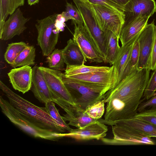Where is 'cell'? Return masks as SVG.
<instances>
[{"label": "cell", "mask_w": 156, "mask_h": 156, "mask_svg": "<svg viewBox=\"0 0 156 156\" xmlns=\"http://www.w3.org/2000/svg\"><path fill=\"white\" fill-rule=\"evenodd\" d=\"M112 126V138L101 140L107 145H154L155 142L150 136L133 128L117 123Z\"/></svg>", "instance_id": "6"}, {"label": "cell", "mask_w": 156, "mask_h": 156, "mask_svg": "<svg viewBox=\"0 0 156 156\" xmlns=\"http://www.w3.org/2000/svg\"><path fill=\"white\" fill-rule=\"evenodd\" d=\"M57 14H54L40 20L35 24L38 32L37 41L44 56L49 55L55 49L59 33L55 25Z\"/></svg>", "instance_id": "7"}, {"label": "cell", "mask_w": 156, "mask_h": 156, "mask_svg": "<svg viewBox=\"0 0 156 156\" xmlns=\"http://www.w3.org/2000/svg\"><path fill=\"white\" fill-rule=\"evenodd\" d=\"M156 107V95H154L145 101L141 102L137 108V112H141L148 107Z\"/></svg>", "instance_id": "36"}, {"label": "cell", "mask_w": 156, "mask_h": 156, "mask_svg": "<svg viewBox=\"0 0 156 156\" xmlns=\"http://www.w3.org/2000/svg\"><path fill=\"white\" fill-rule=\"evenodd\" d=\"M104 32L106 43L105 63L112 65L120 47L119 44V38L109 30H106Z\"/></svg>", "instance_id": "21"}, {"label": "cell", "mask_w": 156, "mask_h": 156, "mask_svg": "<svg viewBox=\"0 0 156 156\" xmlns=\"http://www.w3.org/2000/svg\"><path fill=\"white\" fill-rule=\"evenodd\" d=\"M156 11V4L154 0H129L124 6V23L123 26L140 16L150 17Z\"/></svg>", "instance_id": "10"}, {"label": "cell", "mask_w": 156, "mask_h": 156, "mask_svg": "<svg viewBox=\"0 0 156 156\" xmlns=\"http://www.w3.org/2000/svg\"><path fill=\"white\" fill-rule=\"evenodd\" d=\"M156 95V93H155V95Z\"/></svg>", "instance_id": "41"}, {"label": "cell", "mask_w": 156, "mask_h": 156, "mask_svg": "<svg viewBox=\"0 0 156 156\" xmlns=\"http://www.w3.org/2000/svg\"><path fill=\"white\" fill-rule=\"evenodd\" d=\"M134 117L156 126V107L137 113Z\"/></svg>", "instance_id": "30"}, {"label": "cell", "mask_w": 156, "mask_h": 156, "mask_svg": "<svg viewBox=\"0 0 156 156\" xmlns=\"http://www.w3.org/2000/svg\"><path fill=\"white\" fill-rule=\"evenodd\" d=\"M66 77L87 83L105 86L111 89L113 88L114 84V68L112 66L109 70L107 71L94 72Z\"/></svg>", "instance_id": "17"}, {"label": "cell", "mask_w": 156, "mask_h": 156, "mask_svg": "<svg viewBox=\"0 0 156 156\" xmlns=\"http://www.w3.org/2000/svg\"><path fill=\"white\" fill-rule=\"evenodd\" d=\"M30 20L25 18L20 8L5 21L1 39L6 41L19 35L27 28L25 24Z\"/></svg>", "instance_id": "16"}, {"label": "cell", "mask_w": 156, "mask_h": 156, "mask_svg": "<svg viewBox=\"0 0 156 156\" xmlns=\"http://www.w3.org/2000/svg\"><path fill=\"white\" fill-rule=\"evenodd\" d=\"M74 25L73 39L77 44L87 59L91 62H104L103 58L89 38L83 25Z\"/></svg>", "instance_id": "11"}, {"label": "cell", "mask_w": 156, "mask_h": 156, "mask_svg": "<svg viewBox=\"0 0 156 156\" xmlns=\"http://www.w3.org/2000/svg\"><path fill=\"white\" fill-rule=\"evenodd\" d=\"M32 68L25 66L12 69L8 73L13 88L24 94L30 90L32 79Z\"/></svg>", "instance_id": "14"}, {"label": "cell", "mask_w": 156, "mask_h": 156, "mask_svg": "<svg viewBox=\"0 0 156 156\" xmlns=\"http://www.w3.org/2000/svg\"><path fill=\"white\" fill-rule=\"evenodd\" d=\"M90 4L100 29L103 31L109 30L119 38L124 23L123 13L99 5Z\"/></svg>", "instance_id": "8"}, {"label": "cell", "mask_w": 156, "mask_h": 156, "mask_svg": "<svg viewBox=\"0 0 156 156\" xmlns=\"http://www.w3.org/2000/svg\"><path fill=\"white\" fill-rule=\"evenodd\" d=\"M73 1L82 18L85 30L105 62L106 43L104 31L100 28L88 2H84L78 0Z\"/></svg>", "instance_id": "5"}, {"label": "cell", "mask_w": 156, "mask_h": 156, "mask_svg": "<svg viewBox=\"0 0 156 156\" xmlns=\"http://www.w3.org/2000/svg\"><path fill=\"white\" fill-rule=\"evenodd\" d=\"M134 42L120 46L112 65L114 68L115 76L113 88L132 72L129 69V62Z\"/></svg>", "instance_id": "13"}, {"label": "cell", "mask_w": 156, "mask_h": 156, "mask_svg": "<svg viewBox=\"0 0 156 156\" xmlns=\"http://www.w3.org/2000/svg\"><path fill=\"white\" fill-rule=\"evenodd\" d=\"M112 66H87L84 64L77 66H66L64 73L66 76L81 74L90 72L107 71L109 70Z\"/></svg>", "instance_id": "24"}, {"label": "cell", "mask_w": 156, "mask_h": 156, "mask_svg": "<svg viewBox=\"0 0 156 156\" xmlns=\"http://www.w3.org/2000/svg\"><path fill=\"white\" fill-rule=\"evenodd\" d=\"M66 11L68 13L70 20H73L74 24L83 25V21L80 14L76 7L72 4L67 2Z\"/></svg>", "instance_id": "31"}, {"label": "cell", "mask_w": 156, "mask_h": 156, "mask_svg": "<svg viewBox=\"0 0 156 156\" xmlns=\"http://www.w3.org/2000/svg\"><path fill=\"white\" fill-rule=\"evenodd\" d=\"M28 4L30 6L37 3L39 2V0H27Z\"/></svg>", "instance_id": "39"}, {"label": "cell", "mask_w": 156, "mask_h": 156, "mask_svg": "<svg viewBox=\"0 0 156 156\" xmlns=\"http://www.w3.org/2000/svg\"><path fill=\"white\" fill-rule=\"evenodd\" d=\"M0 88L9 100L0 97L2 113L20 129L36 138L57 141L65 137L64 130L51 116L46 108L40 107L17 94L1 81Z\"/></svg>", "instance_id": "1"}, {"label": "cell", "mask_w": 156, "mask_h": 156, "mask_svg": "<svg viewBox=\"0 0 156 156\" xmlns=\"http://www.w3.org/2000/svg\"><path fill=\"white\" fill-rule=\"evenodd\" d=\"M150 17L140 16L130 23L123 26L119 36L122 46L133 42L147 24Z\"/></svg>", "instance_id": "18"}, {"label": "cell", "mask_w": 156, "mask_h": 156, "mask_svg": "<svg viewBox=\"0 0 156 156\" xmlns=\"http://www.w3.org/2000/svg\"><path fill=\"white\" fill-rule=\"evenodd\" d=\"M155 25L154 20L151 23L147 24L138 37L139 49L138 70L150 69Z\"/></svg>", "instance_id": "9"}, {"label": "cell", "mask_w": 156, "mask_h": 156, "mask_svg": "<svg viewBox=\"0 0 156 156\" xmlns=\"http://www.w3.org/2000/svg\"><path fill=\"white\" fill-rule=\"evenodd\" d=\"M62 81L74 101L83 112L96 102L103 100L111 89L107 87L87 83L66 77L61 72Z\"/></svg>", "instance_id": "3"}, {"label": "cell", "mask_w": 156, "mask_h": 156, "mask_svg": "<svg viewBox=\"0 0 156 156\" xmlns=\"http://www.w3.org/2000/svg\"><path fill=\"white\" fill-rule=\"evenodd\" d=\"M81 1H82L84 2H88V0H78Z\"/></svg>", "instance_id": "40"}, {"label": "cell", "mask_w": 156, "mask_h": 156, "mask_svg": "<svg viewBox=\"0 0 156 156\" xmlns=\"http://www.w3.org/2000/svg\"><path fill=\"white\" fill-rule=\"evenodd\" d=\"M49 88L54 96L53 101L66 112L63 116L73 118L83 113L75 103L62 80L61 71L39 66Z\"/></svg>", "instance_id": "4"}, {"label": "cell", "mask_w": 156, "mask_h": 156, "mask_svg": "<svg viewBox=\"0 0 156 156\" xmlns=\"http://www.w3.org/2000/svg\"><path fill=\"white\" fill-rule=\"evenodd\" d=\"M151 69H136L106 93L104 123L110 125L115 121L134 117L137 112L149 79Z\"/></svg>", "instance_id": "2"}, {"label": "cell", "mask_w": 156, "mask_h": 156, "mask_svg": "<svg viewBox=\"0 0 156 156\" xmlns=\"http://www.w3.org/2000/svg\"><path fill=\"white\" fill-rule=\"evenodd\" d=\"M88 1L90 4L99 5L123 13L124 6L118 5L110 0H88Z\"/></svg>", "instance_id": "33"}, {"label": "cell", "mask_w": 156, "mask_h": 156, "mask_svg": "<svg viewBox=\"0 0 156 156\" xmlns=\"http://www.w3.org/2000/svg\"><path fill=\"white\" fill-rule=\"evenodd\" d=\"M145 89L143 96L144 99L148 100L155 95L156 91V68L154 70Z\"/></svg>", "instance_id": "32"}, {"label": "cell", "mask_w": 156, "mask_h": 156, "mask_svg": "<svg viewBox=\"0 0 156 156\" xmlns=\"http://www.w3.org/2000/svg\"><path fill=\"white\" fill-rule=\"evenodd\" d=\"M35 56L34 47L29 45L20 53L11 65L14 68L25 66H34L35 64Z\"/></svg>", "instance_id": "23"}, {"label": "cell", "mask_w": 156, "mask_h": 156, "mask_svg": "<svg viewBox=\"0 0 156 156\" xmlns=\"http://www.w3.org/2000/svg\"><path fill=\"white\" fill-rule=\"evenodd\" d=\"M25 0H0V38L1 39L5 20L9 15L12 14L20 6L24 5Z\"/></svg>", "instance_id": "22"}, {"label": "cell", "mask_w": 156, "mask_h": 156, "mask_svg": "<svg viewBox=\"0 0 156 156\" xmlns=\"http://www.w3.org/2000/svg\"><path fill=\"white\" fill-rule=\"evenodd\" d=\"M55 103L52 101H49L45 103V107L51 116L56 122L66 131H70L72 129L69 125L63 119L56 107Z\"/></svg>", "instance_id": "27"}, {"label": "cell", "mask_w": 156, "mask_h": 156, "mask_svg": "<svg viewBox=\"0 0 156 156\" xmlns=\"http://www.w3.org/2000/svg\"><path fill=\"white\" fill-rule=\"evenodd\" d=\"M100 119L82 128L72 129L65 133V137L80 140H101L106 136L108 128Z\"/></svg>", "instance_id": "12"}, {"label": "cell", "mask_w": 156, "mask_h": 156, "mask_svg": "<svg viewBox=\"0 0 156 156\" xmlns=\"http://www.w3.org/2000/svg\"><path fill=\"white\" fill-rule=\"evenodd\" d=\"M119 5L124 6L129 0H110Z\"/></svg>", "instance_id": "38"}, {"label": "cell", "mask_w": 156, "mask_h": 156, "mask_svg": "<svg viewBox=\"0 0 156 156\" xmlns=\"http://www.w3.org/2000/svg\"><path fill=\"white\" fill-rule=\"evenodd\" d=\"M29 45L23 41L9 44L4 55L5 60L11 65L20 53Z\"/></svg>", "instance_id": "25"}, {"label": "cell", "mask_w": 156, "mask_h": 156, "mask_svg": "<svg viewBox=\"0 0 156 156\" xmlns=\"http://www.w3.org/2000/svg\"><path fill=\"white\" fill-rule=\"evenodd\" d=\"M63 119L66 122H69L68 124L69 125L75 126L77 128L83 127L99 119H95L90 117L85 112L76 117Z\"/></svg>", "instance_id": "28"}, {"label": "cell", "mask_w": 156, "mask_h": 156, "mask_svg": "<svg viewBox=\"0 0 156 156\" xmlns=\"http://www.w3.org/2000/svg\"><path fill=\"white\" fill-rule=\"evenodd\" d=\"M117 123L129 127L146 134L151 137L156 138V126L134 117L119 120L112 122Z\"/></svg>", "instance_id": "20"}, {"label": "cell", "mask_w": 156, "mask_h": 156, "mask_svg": "<svg viewBox=\"0 0 156 156\" xmlns=\"http://www.w3.org/2000/svg\"><path fill=\"white\" fill-rule=\"evenodd\" d=\"M62 50L66 66L83 65L87 61L79 46L73 39H69L67 41L66 46Z\"/></svg>", "instance_id": "19"}, {"label": "cell", "mask_w": 156, "mask_h": 156, "mask_svg": "<svg viewBox=\"0 0 156 156\" xmlns=\"http://www.w3.org/2000/svg\"><path fill=\"white\" fill-rule=\"evenodd\" d=\"M32 70L30 90L34 96L40 102L44 104L49 101H53L54 95L48 86L39 66H35Z\"/></svg>", "instance_id": "15"}, {"label": "cell", "mask_w": 156, "mask_h": 156, "mask_svg": "<svg viewBox=\"0 0 156 156\" xmlns=\"http://www.w3.org/2000/svg\"><path fill=\"white\" fill-rule=\"evenodd\" d=\"M156 68V26L155 25L154 30V39L151 58V70H154Z\"/></svg>", "instance_id": "35"}, {"label": "cell", "mask_w": 156, "mask_h": 156, "mask_svg": "<svg viewBox=\"0 0 156 156\" xmlns=\"http://www.w3.org/2000/svg\"><path fill=\"white\" fill-rule=\"evenodd\" d=\"M105 103L104 99L98 101L88 107L84 112L90 117L99 119L101 118L105 112Z\"/></svg>", "instance_id": "29"}, {"label": "cell", "mask_w": 156, "mask_h": 156, "mask_svg": "<svg viewBox=\"0 0 156 156\" xmlns=\"http://www.w3.org/2000/svg\"></svg>", "instance_id": "42"}, {"label": "cell", "mask_w": 156, "mask_h": 156, "mask_svg": "<svg viewBox=\"0 0 156 156\" xmlns=\"http://www.w3.org/2000/svg\"><path fill=\"white\" fill-rule=\"evenodd\" d=\"M46 59L49 68L58 71L64 69L65 62L62 49L55 48Z\"/></svg>", "instance_id": "26"}, {"label": "cell", "mask_w": 156, "mask_h": 156, "mask_svg": "<svg viewBox=\"0 0 156 156\" xmlns=\"http://www.w3.org/2000/svg\"><path fill=\"white\" fill-rule=\"evenodd\" d=\"M138 38L133 42L129 62V66L131 72L137 69V66L139 57V45Z\"/></svg>", "instance_id": "34"}, {"label": "cell", "mask_w": 156, "mask_h": 156, "mask_svg": "<svg viewBox=\"0 0 156 156\" xmlns=\"http://www.w3.org/2000/svg\"><path fill=\"white\" fill-rule=\"evenodd\" d=\"M66 20L62 14H57L55 21V27L57 31L59 33L62 31L65 26Z\"/></svg>", "instance_id": "37"}]
</instances>
